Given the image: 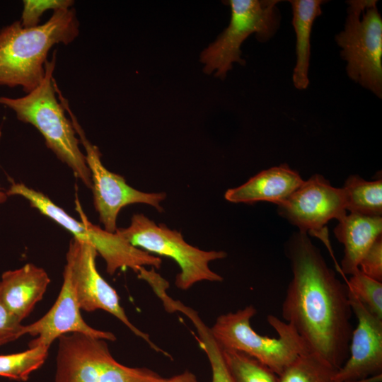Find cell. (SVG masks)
<instances>
[{
  "instance_id": "obj_1",
  "label": "cell",
  "mask_w": 382,
  "mask_h": 382,
  "mask_svg": "<svg viewBox=\"0 0 382 382\" xmlns=\"http://www.w3.org/2000/svg\"><path fill=\"white\" fill-rule=\"evenodd\" d=\"M285 252L292 278L282 305L284 321L295 329L309 352L339 369L349 356L353 330L347 286L306 233H295Z\"/></svg>"
},
{
  "instance_id": "obj_2",
  "label": "cell",
  "mask_w": 382,
  "mask_h": 382,
  "mask_svg": "<svg viewBox=\"0 0 382 382\" xmlns=\"http://www.w3.org/2000/svg\"><path fill=\"white\" fill-rule=\"evenodd\" d=\"M73 8L54 11L42 25L23 28L16 21L0 30V85L22 87L28 93L42 81L50 50L67 45L79 33Z\"/></svg>"
},
{
  "instance_id": "obj_3",
  "label": "cell",
  "mask_w": 382,
  "mask_h": 382,
  "mask_svg": "<svg viewBox=\"0 0 382 382\" xmlns=\"http://www.w3.org/2000/svg\"><path fill=\"white\" fill-rule=\"evenodd\" d=\"M56 51L45 62V76L40 85L25 96L12 98L0 96V105L15 112L17 118L34 126L45 139L47 146L88 188L92 181L86 156L79 145L74 126L64 114L65 110L56 98L53 73Z\"/></svg>"
},
{
  "instance_id": "obj_4",
  "label": "cell",
  "mask_w": 382,
  "mask_h": 382,
  "mask_svg": "<svg viewBox=\"0 0 382 382\" xmlns=\"http://www.w3.org/2000/svg\"><path fill=\"white\" fill-rule=\"evenodd\" d=\"M256 313V308L248 305L236 312L222 314L210 328L212 335L221 348L243 352L279 375L299 355L309 351L295 329L274 315H268L267 320L278 334L277 337L255 332L250 320Z\"/></svg>"
},
{
  "instance_id": "obj_5",
  "label": "cell",
  "mask_w": 382,
  "mask_h": 382,
  "mask_svg": "<svg viewBox=\"0 0 382 382\" xmlns=\"http://www.w3.org/2000/svg\"><path fill=\"white\" fill-rule=\"evenodd\" d=\"M7 196L18 195L26 199L30 206L69 231L74 238L92 245L105 260L106 271L113 275L118 270L131 269L136 273L145 266L159 269L162 260L129 243L117 232L111 233L92 224L77 204L81 221L76 220L47 196L23 183H12Z\"/></svg>"
},
{
  "instance_id": "obj_6",
  "label": "cell",
  "mask_w": 382,
  "mask_h": 382,
  "mask_svg": "<svg viewBox=\"0 0 382 382\" xmlns=\"http://www.w3.org/2000/svg\"><path fill=\"white\" fill-rule=\"evenodd\" d=\"M116 232L136 248L173 260L180 268L175 281L179 289L187 290L202 281H223L211 270L209 263L226 257V252L207 251L190 245L180 231L156 224L143 214H134L129 226L117 228Z\"/></svg>"
},
{
  "instance_id": "obj_7",
  "label": "cell",
  "mask_w": 382,
  "mask_h": 382,
  "mask_svg": "<svg viewBox=\"0 0 382 382\" xmlns=\"http://www.w3.org/2000/svg\"><path fill=\"white\" fill-rule=\"evenodd\" d=\"M344 30L335 36L348 76L382 97V18L376 0L347 1Z\"/></svg>"
},
{
  "instance_id": "obj_8",
  "label": "cell",
  "mask_w": 382,
  "mask_h": 382,
  "mask_svg": "<svg viewBox=\"0 0 382 382\" xmlns=\"http://www.w3.org/2000/svg\"><path fill=\"white\" fill-rule=\"evenodd\" d=\"M54 382H162L165 378L146 367L116 361L106 340L81 333L58 339Z\"/></svg>"
},
{
  "instance_id": "obj_9",
  "label": "cell",
  "mask_w": 382,
  "mask_h": 382,
  "mask_svg": "<svg viewBox=\"0 0 382 382\" xmlns=\"http://www.w3.org/2000/svg\"><path fill=\"white\" fill-rule=\"evenodd\" d=\"M231 8L228 25L217 39L200 54L204 64L203 71L207 74L224 79L232 64L242 66L245 61L241 57V46L250 35L260 42L271 39L280 23V13L277 6L278 0H229L224 1Z\"/></svg>"
},
{
  "instance_id": "obj_10",
  "label": "cell",
  "mask_w": 382,
  "mask_h": 382,
  "mask_svg": "<svg viewBox=\"0 0 382 382\" xmlns=\"http://www.w3.org/2000/svg\"><path fill=\"white\" fill-rule=\"evenodd\" d=\"M57 86L55 89L59 100L68 112L79 141L86 151V160L91 175V190L93 192V204L104 229L115 233L118 214L123 207L129 204H148L161 213L163 209L161 203L166 199V194L162 192H146L134 189L126 183L123 176L108 170L101 161L99 149L87 139L67 99Z\"/></svg>"
},
{
  "instance_id": "obj_11",
  "label": "cell",
  "mask_w": 382,
  "mask_h": 382,
  "mask_svg": "<svg viewBox=\"0 0 382 382\" xmlns=\"http://www.w3.org/2000/svg\"><path fill=\"white\" fill-rule=\"evenodd\" d=\"M97 255L96 250L88 243L74 238L69 242L64 270L70 277L81 309L86 312L103 310L112 314L154 351L170 357L167 352L152 342L148 334L140 330L129 320L117 291L96 268Z\"/></svg>"
},
{
  "instance_id": "obj_12",
  "label": "cell",
  "mask_w": 382,
  "mask_h": 382,
  "mask_svg": "<svg viewBox=\"0 0 382 382\" xmlns=\"http://www.w3.org/2000/svg\"><path fill=\"white\" fill-rule=\"evenodd\" d=\"M277 206L282 216L299 231L319 238L332 255L325 226L347 214L342 188L332 187L323 176L315 174Z\"/></svg>"
},
{
  "instance_id": "obj_13",
  "label": "cell",
  "mask_w": 382,
  "mask_h": 382,
  "mask_svg": "<svg viewBox=\"0 0 382 382\" xmlns=\"http://www.w3.org/2000/svg\"><path fill=\"white\" fill-rule=\"evenodd\" d=\"M357 325L353 329L349 356L337 370L335 382H352L382 374V319L370 313L348 291Z\"/></svg>"
},
{
  "instance_id": "obj_14",
  "label": "cell",
  "mask_w": 382,
  "mask_h": 382,
  "mask_svg": "<svg viewBox=\"0 0 382 382\" xmlns=\"http://www.w3.org/2000/svg\"><path fill=\"white\" fill-rule=\"evenodd\" d=\"M74 287L66 272H63V283L59 295L51 308L39 320L23 325L22 336L35 337L28 347L43 345L50 347L59 337L81 333L93 337L115 341V335L108 331L93 328L86 323L81 314Z\"/></svg>"
},
{
  "instance_id": "obj_15",
  "label": "cell",
  "mask_w": 382,
  "mask_h": 382,
  "mask_svg": "<svg viewBox=\"0 0 382 382\" xmlns=\"http://www.w3.org/2000/svg\"><path fill=\"white\" fill-rule=\"evenodd\" d=\"M50 283L43 268L28 263L2 274L0 295L6 308L21 323L42 299Z\"/></svg>"
},
{
  "instance_id": "obj_16",
  "label": "cell",
  "mask_w": 382,
  "mask_h": 382,
  "mask_svg": "<svg viewBox=\"0 0 382 382\" xmlns=\"http://www.w3.org/2000/svg\"><path fill=\"white\" fill-rule=\"evenodd\" d=\"M303 182L298 172L282 164L264 170L243 185L227 190L224 198L232 203L270 202L278 205Z\"/></svg>"
},
{
  "instance_id": "obj_17",
  "label": "cell",
  "mask_w": 382,
  "mask_h": 382,
  "mask_svg": "<svg viewBox=\"0 0 382 382\" xmlns=\"http://www.w3.org/2000/svg\"><path fill=\"white\" fill-rule=\"evenodd\" d=\"M382 217L350 213L338 221L334 229L337 240L344 245L341 272L353 274L374 241L381 236Z\"/></svg>"
},
{
  "instance_id": "obj_18",
  "label": "cell",
  "mask_w": 382,
  "mask_h": 382,
  "mask_svg": "<svg viewBox=\"0 0 382 382\" xmlns=\"http://www.w3.org/2000/svg\"><path fill=\"white\" fill-rule=\"evenodd\" d=\"M292 25L296 33V62L292 79L299 90L306 89L309 83L308 68L311 55V34L315 19L322 14V0H291Z\"/></svg>"
},
{
  "instance_id": "obj_19",
  "label": "cell",
  "mask_w": 382,
  "mask_h": 382,
  "mask_svg": "<svg viewBox=\"0 0 382 382\" xmlns=\"http://www.w3.org/2000/svg\"><path fill=\"white\" fill-rule=\"evenodd\" d=\"M346 210L369 216L382 215V180L367 181L358 175H350L342 187Z\"/></svg>"
},
{
  "instance_id": "obj_20",
  "label": "cell",
  "mask_w": 382,
  "mask_h": 382,
  "mask_svg": "<svg viewBox=\"0 0 382 382\" xmlns=\"http://www.w3.org/2000/svg\"><path fill=\"white\" fill-rule=\"evenodd\" d=\"M174 311L187 316L194 325L197 337V341L205 352L212 371V382H234L224 361L221 348L212 335L207 327L192 308L177 301L173 306Z\"/></svg>"
},
{
  "instance_id": "obj_21",
  "label": "cell",
  "mask_w": 382,
  "mask_h": 382,
  "mask_svg": "<svg viewBox=\"0 0 382 382\" xmlns=\"http://www.w3.org/2000/svg\"><path fill=\"white\" fill-rule=\"evenodd\" d=\"M337 370L318 355L307 352L278 375V382H335Z\"/></svg>"
},
{
  "instance_id": "obj_22",
  "label": "cell",
  "mask_w": 382,
  "mask_h": 382,
  "mask_svg": "<svg viewBox=\"0 0 382 382\" xmlns=\"http://www.w3.org/2000/svg\"><path fill=\"white\" fill-rule=\"evenodd\" d=\"M221 351L234 382H278V375L256 359L237 350Z\"/></svg>"
},
{
  "instance_id": "obj_23",
  "label": "cell",
  "mask_w": 382,
  "mask_h": 382,
  "mask_svg": "<svg viewBox=\"0 0 382 382\" xmlns=\"http://www.w3.org/2000/svg\"><path fill=\"white\" fill-rule=\"evenodd\" d=\"M49 347L38 345L14 354L0 355V376L26 381L45 362Z\"/></svg>"
},
{
  "instance_id": "obj_24",
  "label": "cell",
  "mask_w": 382,
  "mask_h": 382,
  "mask_svg": "<svg viewBox=\"0 0 382 382\" xmlns=\"http://www.w3.org/2000/svg\"><path fill=\"white\" fill-rule=\"evenodd\" d=\"M347 281L348 291L373 315L382 319V282L376 281L359 270Z\"/></svg>"
},
{
  "instance_id": "obj_25",
  "label": "cell",
  "mask_w": 382,
  "mask_h": 382,
  "mask_svg": "<svg viewBox=\"0 0 382 382\" xmlns=\"http://www.w3.org/2000/svg\"><path fill=\"white\" fill-rule=\"evenodd\" d=\"M73 4L71 0H25L21 23L23 28L36 27L46 11L69 8Z\"/></svg>"
},
{
  "instance_id": "obj_26",
  "label": "cell",
  "mask_w": 382,
  "mask_h": 382,
  "mask_svg": "<svg viewBox=\"0 0 382 382\" xmlns=\"http://www.w3.org/2000/svg\"><path fill=\"white\" fill-rule=\"evenodd\" d=\"M366 276L382 282V236H379L364 254L359 264Z\"/></svg>"
},
{
  "instance_id": "obj_27",
  "label": "cell",
  "mask_w": 382,
  "mask_h": 382,
  "mask_svg": "<svg viewBox=\"0 0 382 382\" xmlns=\"http://www.w3.org/2000/svg\"><path fill=\"white\" fill-rule=\"evenodd\" d=\"M23 327L4 305L0 295V346L22 337Z\"/></svg>"
},
{
  "instance_id": "obj_28",
  "label": "cell",
  "mask_w": 382,
  "mask_h": 382,
  "mask_svg": "<svg viewBox=\"0 0 382 382\" xmlns=\"http://www.w3.org/2000/svg\"><path fill=\"white\" fill-rule=\"evenodd\" d=\"M162 382H199V381L193 373L185 371L169 378H165Z\"/></svg>"
},
{
  "instance_id": "obj_29",
  "label": "cell",
  "mask_w": 382,
  "mask_h": 382,
  "mask_svg": "<svg viewBox=\"0 0 382 382\" xmlns=\"http://www.w3.org/2000/svg\"><path fill=\"white\" fill-rule=\"evenodd\" d=\"M7 197H8V196H7L6 193L3 192L0 189V204L4 203L6 200Z\"/></svg>"
}]
</instances>
